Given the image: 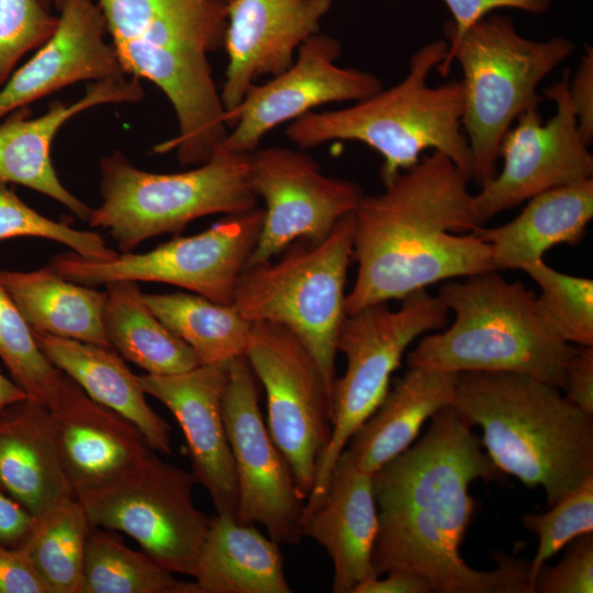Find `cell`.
<instances>
[{"mask_svg": "<svg viewBox=\"0 0 593 593\" xmlns=\"http://www.w3.org/2000/svg\"><path fill=\"white\" fill-rule=\"evenodd\" d=\"M501 473L452 405L437 412L422 439L372 474L376 575L417 573L436 593H534L529 562L497 553V568L480 571L460 556L474 511L469 486Z\"/></svg>", "mask_w": 593, "mask_h": 593, "instance_id": "cell-1", "label": "cell"}, {"mask_svg": "<svg viewBox=\"0 0 593 593\" xmlns=\"http://www.w3.org/2000/svg\"><path fill=\"white\" fill-rule=\"evenodd\" d=\"M470 177L448 156L432 152L362 195L354 215V286L346 315L402 299L429 284L494 270Z\"/></svg>", "mask_w": 593, "mask_h": 593, "instance_id": "cell-2", "label": "cell"}, {"mask_svg": "<svg viewBox=\"0 0 593 593\" xmlns=\"http://www.w3.org/2000/svg\"><path fill=\"white\" fill-rule=\"evenodd\" d=\"M124 72L157 86L170 102L178 135L156 153L176 150L183 166L210 159L227 124L209 54L224 45L221 0H98Z\"/></svg>", "mask_w": 593, "mask_h": 593, "instance_id": "cell-3", "label": "cell"}, {"mask_svg": "<svg viewBox=\"0 0 593 593\" xmlns=\"http://www.w3.org/2000/svg\"><path fill=\"white\" fill-rule=\"evenodd\" d=\"M452 406L482 430L494 466L548 505L593 477V416L558 388L515 372L457 373Z\"/></svg>", "mask_w": 593, "mask_h": 593, "instance_id": "cell-4", "label": "cell"}, {"mask_svg": "<svg viewBox=\"0 0 593 593\" xmlns=\"http://www.w3.org/2000/svg\"><path fill=\"white\" fill-rule=\"evenodd\" d=\"M438 296L455 320L423 337L406 356L410 368L441 372H515L563 389L575 349L546 322L537 295L491 270L447 280Z\"/></svg>", "mask_w": 593, "mask_h": 593, "instance_id": "cell-5", "label": "cell"}, {"mask_svg": "<svg viewBox=\"0 0 593 593\" xmlns=\"http://www.w3.org/2000/svg\"><path fill=\"white\" fill-rule=\"evenodd\" d=\"M447 49L446 40L421 46L396 85L344 109L307 112L290 123L287 137L301 149L337 139L362 143L382 157V183L415 165L427 149L448 156L472 180V156L461 121L462 82L427 83Z\"/></svg>", "mask_w": 593, "mask_h": 593, "instance_id": "cell-6", "label": "cell"}, {"mask_svg": "<svg viewBox=\"0 0 593 593\" xmlns=\"http://www.w3.org/2000/svg\"><path fill=\"white\" fill-rule=\"evenodd\" d=\"M446 41L447 54L437 69L447 76L454 61L462 69V130L472 156V180L481 186L495 176L501 143L513 123L539 105L538 85L575 45L562 35L527 38L511 16L499 12Z\"/></svg>", "mask_w": 593, "mask_h": 593, "instance_id": "cell-7", "label": "cell"}, {"mask_svg": "<svg viewBox=\"0 0 593 593\" xmlns=\"http://www.w3.org/2000/svg\"><path fill=\"white\" fill-rule=\"evenodd\" d=\"M249 155L221 145L193 169L159 174L135 167L115 150L100 163L102 203L89 224L105 228L122 253L165 233L177 234L211 214H240L257 208L248 182Z\"/></svg>", "mask_w": 593, "mask_h": 593, "instance_id": "cell-8", "label": "cell"}, {"mask_svg": "<svg viewBox=\"0 0 593 593\" xmlns=\"http://www.w3.org/2000/svg\"><path fill=\"white\" fill-rule=\"evenodd\" d=\"M353 249L350 213L322 240L298 239L278 260L246 267L232 303L251 324L271 322L292 331L314 357L331 396Z\"/></svg>", "mask_w": 593, "mask_h": 593, "instance_id": "cell-9", "label": "cell"}, {"mask_svg": "<svg viewBox=\"0 0 593 593\" xmlns=\"http://www.w3.org/2000/svg\"><path fill=\"white\" fill-rule=\"evenodd\" d=\"M401 300L396 310L390 309L388 302L377 303L343 320L337 351L346 357V370L334 383L332 435L304 507H311L323 495L337 458L387 395L390 378L406 348L421 335L447 324L448 309L427 289Z\"/></svg>", "mask_w": 593, "mask_h": 593, "instance_id": "cell-10", "label": "cell"}, {"mask_svg": "<svg viewBox=\"0 0 593 593\" xmlns=\"http://www.w3.org/2000/svg\"><path fill=\"white\" fill-rule=\"evenodd\" d=\"M192 472L152 450L113 480L77 495L92 526L132 537L168 571L193 577L211 517L194 504Z\"/></svg>", "mask_w": 593, "mask_h": 593, "instance_id": "cell-11", "label": "cell"}, {"mask_svg": "<svg viewBox=\"0 0 593 593\" xmlns=\"http://www.w3.org/2000/svg\"><path fill=\"white\" fill-rule=\"evenodd\" d=\"M262 221L264 209L257 206L226 215L199 234L175 237L146 253H119L111 260H94L68 251L56 255L49 266L65 279L83 286L116 280L161 282L232 304Z\"/></svg>", "mask_w": 593, "mask_h": 593, "instance_id": "cell-12", "label": "cell"}, {"mask_svg": "<svg viewBox=\"0 0 593 593\" xmlns=\"http://www.w3.org/2000/svg\"><path fill=\"white\" fill-rule=\"evenodd\" d=\"M267 400V428L291 466L304 500L332 435V396L321 370L288 327L253 323L245 353Z\"/></svg>", "mask_w": 593, "mask_h": 593, "instance_id": "cell-13", "label": "cell"}, {"mask_svg": "<svg viewBox=\"0 0 593 593\" xmlns=\"http://www.w3.org/2000/svg\"><path fill=\"white\" fill-rule=\"evenodd\" d=\"M223 419L231 446L243 522L259 524L280 545H298L305 500L290 463L273 441L259 407L258 379L247 358L228 365Z\"/></svg>", "mask_w": 593, "mask_h": 593, "instance_id": "cell-14", "label": "cell"}, {"mask_svg": "<svg viewBox=\"0 0 593 593\" xmlns=\"http://www.w3.org/2000/svg\"><path fill=\"white\" fill-rule=\"evenodd\" d=\"M248 182L265 209L247 267L273 259L298 239L322 240L363 195L356 182L324 175L305 152L277 146L250 153Z\"/></svg>", "mask_w": 593, "mask_h": 593, "instance_id": "cell-15", "label": "cell"}, {"mask_svg": "<svg viewBox=\"0 0 593 593\" xmlns=\"http://www.w3.org/2000/svg\"><path fill=\"white\" fill-rule=\"evenodd\" d=\"M570 75L564 69L562 78L544 91V98L556 105L546 123L539 105L530 107L505 134L500 147L502 170L474 194L483 224L542 191L592 178L593 155L578 131L568 91Z\"/></svg>", "mask_w": 593, "mask_h": 593, "instance_id": "cell-16", "label": "cell"}, {"mask_svg": "<svg viewBox=\"0 0 593 593\" xmlns=\"http://www.w3.org/2000/svg\"><path fill=\"white\" fill-rule=\"evenodd\" d=\"M342 51L338 40L321 32L304 41L290 67L266 83L253 85L226 116L231 131L222 145L250 154L269 131L284 122L323 104L360 101L383 88L374 74L339 67Z\"/></svg>", "mask_w": 593, "mask_h": 593, "instance_id": "cell-17", "label": "cell"}, {"mask_svg": "<svg viewBox=\"0 0 593 593\" xmlns=\"http://www.w3.org/2000/svg\"><path fill=\"white\" fill-rule=\"evenodd\" d=\"M227 365H199L181 373L137 378L143 391L177 419L192 474L210 495L216 513L242 521L235 465L223 419Z\"/></svg>", "mask_w": 593, "mask_h": 593, "instance_id": "cell-18", "label": "cell"}, {"mask_svg": "<svg viewBox=\"0 0 593 593\" xmlns=\"http://www.w3.org/2000/svg\"><path fill=\"white\" fill-rule=\"evenodd\" d=\"M334 0H232L224 45L228 63L221 99L225 116L261 76H277L294 60L299 46L320 33Z\"/></svg>", "mask_w": 593, "mask_h": 593, "instance_id": "cell-19", "label": "cell"}, {"mask_svg": "<svg viewBox=\"0 0 593 593\" xmlns=\"http://www.w3.org/2000/svg\"><path fill=\"white\" fill-rule=\"evenodd\" d=\"M53 35L0 87V120L79 81L126 77L92 0H65Z\"/></svg>", "mask_w": 593, "mask_h": 593, "instance_id": "cell-20", "label": "cell"}, {"mask_svg": "<svg viewBox=\"0 0 593 593\" xmlns=\"http://www.w3.org/2000/svg\"><path fill=\"white\" fill-rule=\"evenodd\" d=\"M143 98L139 79L123 77L93 81L81 98L70 103L55 101L37 118L30 116L27 107L8 114L0 123V181L43 193L88 221L91 208L65 188L56 174L51 158L53 139L66 122L88 109Z\"/></svg>", "mask_w": 593, "mask_h": 593, "instance_id": "cell-21", "label": "cell"}, {"mask_svg": "<svg viewBox=\"0 0 593 593\" xmlns=\"http://www.w3.org/2000/svg\"><path fill=\"white\" fill-rule=\"evenodd\" d=\"M379 527L372 474L359 469L345 448L320 500L303 508L302 535L325 549L333 563L334 593H353L377 577L372 550Z\"/></svg>", "mask_w": 593, "mask_h": 593, "instance_id": "cell-22", "label": "cell"}, {"mask_svg": "<svg viewBox=\"0 0 593 593\" xmlns=\"http://www.w3.org/2000/svg\"><path fill=\"white\" fill-rule=\"evenodd\" d=\"M48 410L76 497L121 475L153 450L131 422L93 401L69 377Z\"/></svg>", "mask_w": 593, "mask_h": 593, "instance_id": "cell-23", "label": "cell"}, {"mask_svg": "<svg viewBox=\"0 0 593 593\" xmlns=\"http://www.w3.org/2000/svg\"><path fill=\"white\" fill-rule=\"evenodd\" d=\"M0 488L34 516L76 497L51 412L29 396L0 410Z\"/></svg>", "mask_w": 593, "mask_h": 593, "instance_id": "cell-24", "label": "cell"}, {"mask_svg": "<svg viewBox=\"0 0 593 593\" xmlns=\"http://www.w3.org/2000/svg\"><path fill=\"white\" fill-rule=\"evenodd\" d=\"M512 221L473 233L491 250L495 271L523 269L559 244L578 243L593 217V178L542 191Z\"/></svg>", "mask_w": 593, "mask_h": 593, "instance_id": "cell-25", "label": "cell"}, {"mask_svg": "<svg viewBox=\"0 0 593 593\" xmlns=\"http://www.w3.org/2000/svg\"><path fill=\"white\" fill-rule=\"evenodd\" d=\"M47 358L93 401L131 422L154 451L170 455V426L146 401L135 376L112 347L33 332Z\"/></svg>", "mask_w": 593, "mask_h": 593, "instance_id": "cell-26", "label": "cell"}, {"mask_svg": "<svg viewBox=\"0 0 593 593\" xmlns=\"http://www.w3.org/2000/svg\"><path fill=\"white\" fill-rule=\"evenodd\" d=\"M457 373L410 368L359 426L346 448L362 471L373 474L409 448L423 424L452 405Z\"/></svg>", "mask_w": 593, "mask_h": 593, "instance_id": "cell-27", "label": "cell"}, {"mask_svg": "<svg viewBox=\"0 0 593 593\" xmlns=\"http://www.w3.org/2000/svg\"><path fill=\"white\" fill-rule=\"evenodd\" d=\"M201 593H290L279 545L255 524L211 518L192 577Z\"/></svg>", "mask_w": 593, "mask_h": 593, "instance_id": "cell-28", "label": "cell"}, {"mask_svg": "<svg viewBox=\"0 0 593 593\" xmlns=\"http://www.w3.org/2000/svg\"><path fill=\"white\" fill-rule=\"evenodd\" d=\"M0 282L33 332L111 347L103 324L105 291L67 280L51 266L0 270Z\"/></svg>", "mask_w": 593, "mask_h": 593, "instance_id": "cell-29", "label": "cell"}, {"mask_svg": "<svg viewBox=\"0 0 593 593\" xmlns=\"http://www.w3.org/2000/svg\"><path fill=\"white\" fill-rule=\"evenodd\" d=\"M105 286L104 331L111 347L148 374H176L200 365L195 354L150 311L136 281Z\"/></svg>", "mask_w": 593, "mask_h": 593, "instance_id": "cell-30", "label": "cell"}, {"mask_svg": "<svg viewBox=\"0 0 593 593\" xmlns=\"http://www.w3.org/2000/svg\"><path fill=\"white\" fill-rule=\"evenodd\" d=\"M150 311L195 354L200 365L245 356L253 324L233 304L195 293H143Z\"/></svg>", "mask_w": 593, "mask_h": 593, "instance_id": "cell-31", "label": "cell"}, {"mask_svg": "<svg viewBox=\"0 0 593 593\" xmlns=\"http://www.w3.org/2000/svg\"><path fill=\"white\" fill-rule=\"evenodd\" d=\"M92 527L77 497L35 516L19 547L27 555L47 593H80L86 544Z\"/></svg>", "mask_w": 593, "mask_h": 593, "instance_id": "cell-32", "label": "cell"}, {"mask_svg": "<svg viewBox=\"0 0 593 593\" xmlns=\"http://www.w3.org/2000/svg\"><path fill=\"white\" fill-rule=\"evenodd\" d=\"M80 593H201L195 581L176 579L149 555L93 526L89 533Z\"/></svg>", "mask_w": 593, "mask_h": 593, "instance_id": "cell-33", "label": "cell"}, {"mask_svg": "<svg viewBox=\"0 0 593 593\" xmlns=\"http://www.w3.org/2000/svg\"><path fill=\"white\" fill-rule=\"evenodd\" d=\"M0 359L25 394L51 407L68 376L41 349L33 329L0 282Z\"/></svg>", "mask_w": 593, "mask_h": 593, "instance_id": "cell-34", "label": "cell"}, {"mask_svg": "<svg viewBox=\"0 0 593 593\" xmlns=\"http://www.w3.org/2000/svg\"><path fill=\"white\" fill-rule=\"evenodd\" d=\"M522 270L539 287L538 307L553 332L569 344L593 347V280L560 272L544 259Z\"/></svg>", "mask_w": 593, "mask_h": 593, "instance_id": "cell-35", "label": "cell"}, {"mask_svg": "<svg viewBox=\"0 0 593 593\" xmlns=\"http://www.w3.org/2000/svg\"><path fill=\"white\" fill-rule=\"evenodd\" d=\"M544 514L522 516L524 527L537 535L538 548L529 562V581L534 582L547 560L570 541L593 533V477L563 495Z\"/></svg>", "mask_w": 593, "mask_h": 593, "instance_id": "cell-36", "label": "cell"}, {"mask_svg": "<svg viewBox=\"0 0 593 593\" xmlns=\"http://www.w3.org/2000/svg\"><path fill=\"white\" fill-rule=\"evenodd\" d=\"M14 237L51 239L88 259L111 260L119 255L98 233L76 230L42 215L0 181V240Z\"/></svg>", "mask_w": 593, "mask_h": 593, "instance_id": "cell-37", "label": "cell"}, {"mask_svg": "<svg viewBox=\"0 0 593 593\" xmlns=\"http://www.w3.org/2000/svg\"><path fill=\"white\" fill-rule=\"evenodd\" d=\"M58 15L43 0H0V87L21 58L55 32Z\"/></svg>", "mask_w": 593, "mask_h": 593, "instance_id": "cell-38", "label": "cell"}, {"mask_svg": "<svg viewBox=\"0 0 593 593\" xmlns=\"http://www.w3.org/2000/svg\"><path fill=\"white\" fill-rule=\"evenodd\" d=\"M593 592V533L577 538L553 567L544 564L534 582V593Z\"/></svg>", "mask_w": 593, "mask_h": 593, "instance_id": "cell-39", "label": "cell"}, {"mask_svg": "<svg viewBox=\"0 0 593 593\" xmlns=\"http://www.w3.org/2000/svg\"><path fill=\"white\" fill-rule=\"evenodd\" d=\"M452 20L445 23L446 40L462 35L482 18L500 10H518L540 15L548 12L553 0H443Z\"/></svg>", "mask_w": 593, "mask_h": 593, "instance_id": "cell-40", "label": "cell"}, {"mask_svg": "<svg viewBox=\"0 0 593 593\" xmlns=\"http://www.w3.org/2000/svg\"><path fill=\"white\" fill-rule=\"evenodd\" d=\"M568 91L577 119L578 131L588 146L593 141V47L584 46Z\"/></svg>", "mask_w": 593, "mask_h": 593, "instance_id": "cell-41", "label": "cell"}, {"mask_svg": "<svg viewBox=\"0 0 593 593\" xmlns=\"http://www.w3.org/2000/svg\"><path fill=\"white\" fill-rule=\"evenodd\" d=\"M0 593H47L21 547L0 545Z\"/></svg>", "mask_w": 593, "mask_h": 593, "instance_id": "cell-42", "label": "cell"}, {"mask_svg": "<svg viewBox=\"0 0 593 593\" xmlns=\"http://www.w3.org/2000/svg\"><path fill=\"white\" fill-rule=\"evenodd\" d=\"M566 396L593 416V347L575 349L564 372Z\"/></svg>", "mask_w": 593, "mask_h": 593, "instance_id": "cell-43", "label": "cell"}, {"mask_svg": "<svg viewBox=\"0 0 593 593\" xmlns=\"http://www.w3.org/2000/svg\"><path fill=\"white\" fill-rule=\"evenodd\" d=\"M35 516L0 488V545L19 547L29 534Z\"/></svg>", "mask_w": 593, "mask_h": 593, "instance_id": "cell-44", "label": "cell"}, {"mask_svg": "<svg viewBox=\"0 0 593 593\" xmlns=\"http://www.w3.org/2000/svg\"><path fill=\"white\" fill-rule=\"evenodd\" d=\"M358 584L353 593H433L429 581L417 573L395 571Z\"/></svg>", "mask_w": 593, "mask_h": 593, "instance_id": "cell-45", "label": "cell"}, {"mask_svg": "<svg viewBox=\"0 0 593 593\" xmlns=\"http://www.w3.org/2000/svg\"><path fill=\"white\" fill-rule=\"evenodd\" d=\"M26 396L25 392L0 369V410Z\"/></svg>", "mask_w": 593, "mask_h": 593, "instance_id": "cell-46", "label": "cell"}, {"mask_svg": "<svg viewBox=\"0 0 593 593\" xmlns=\"http://www.w3.org/2000/svg\"><path fill=\"white\" fill-rule=\"evenodd\" d=\"M44 2H53L55 3L58 8L60 7V4L65 1V0H43Z\"/></svg>", "mask_w": 593, "mask_h": 593, "instance_id": "cell-47", "label": "cell"}, {"mask_svg": "<svg viewBox=\"0 0 593 593\" xmlns=\"http://www.w3.org/2000/svg\"><path fill=\"white\" fill-rule=\"evenodd\" d=\"M222 2H224L225 4H228L232 0H221Z\"/></svg>", "mask_w": 593, "mask_h": 593, "instance_id": "cell-48", "label": "cell"}]
</instances>
